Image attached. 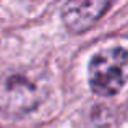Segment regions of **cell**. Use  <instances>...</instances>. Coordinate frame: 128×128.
<instances>
[{
	"instance_id": "1",
	"label": "cell",
	"mask_w": 128,
	"mask_h": 128,
	"mask_svg": "<svg viewBox=\"0 0 128 128\" xmlns=\"http://www.w3.org/2000/svg\"><path fill=\"white\" fill-rule=\"evenodd\" d=\"M89 88L97 96L117 94L128 83V50L112 47L97 52L88 68Z\"/></svg>"
},
{
	"instance_id": "2",
	"label": "cell",
	"mask_w": 128,
	"mask_h": 128,
	"mask_svg": "<svg viewBox=\"0 0 128 128\" xmlns=\"http://www.w3.org/2000/svg\"><path fill=\"white\" fill-rule=\"evenodd\" d=\"M42 102V89L26 73L0 76V112L6 115H24Z\"/></svg>"
},
{
	"instance_id": "3",
	"label": "cell",
	"mask_w": 128,
	"mask_h": 128,
	"mask_svg": "<svg viewBox=\"0 0 128 128\" xmlns=\"http://www.w3.org/2000/svg\"><path fill=\"white\" fill-rule=\"evenodd\" d=\"M115 0H66L62 21L68 32L83 34L89 31L114 5Z\"/></svg>"
}]
</instances>
